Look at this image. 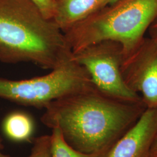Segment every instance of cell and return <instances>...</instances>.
I'll list each match as a JSON object with an SVG mask.
<instances>
[{
	"label": "cell",
	"instance_id": "14",
	"mask_svg": "<svg viewBox=\"0 0 157 157\" xmlns=\"http://www.w3.org/2000/svg\"><path fill=\"white\" fill-rule=\"evenodd\" d=\"M148 157H157V133L152 142Z\"/></svg>",
	"mask_w": 157,
	"mask_h": 157
},
{
	"label": "cell",
	"instance_id": "17",
	"mask_svg": "<svg viewBox=\"0 0 157 157\" xmlns=\"http://www.w3.org/2000/svg\"><path fill=\"white\" fill-rule=\"evenodd\" d=\"M115 1H116V0H110V2H109V4H111V3H112L113 2H114Z\"/></svg>",
	"mask_w": 157,
	"mask_h": 157
},
{
	"label": "cell",
	"instance_id": "13",
	"mask_svg": "<svg viewBox=\"0 0 157 157\" xmlns=\"http://www.w3.org/2000/svg\"><path fill=\"white\" fill-rule=\"evenodd\" d=\"M147 33H148L149 37L157 41V17L150 25Z\"/></svg>",
	"mask_w": 157,
	"mask_h": 157
},
{
	"label": "cell",
	"instance_id": "3",
	"mask_svg": "<svg viewBox=\"0 0 157 157\" xmlns=\"http://www.w3.org/2000/svg\"><path fill=\"white\" fill-rule=\"evenodd\" d=\"M157 17V0H116L64 32L73 53L105 40L122 47L124 58L144 39Z\"/></svg>",
	"mask_w": 157,
	"mask_h": 157
},
{
	"label": "cell",
	"instance_id": "4",
	"mask_svg": "<svg viewBox=\"0 0 157 157\" xmlns=\"http://www.w3.org/2000/svg\"><path fill=\"white\" fill-rule=\"evenodd\" d=\"M94 87L88 72L72 56L44 76L24 80L0 78V98L44 109L62 97Z\"/></svg>",
	"mask_w": 157,
	"mask_h": 157
},
{
	"label": "cell",
	"instance_id": "10",
	"mask_svg": "<svg viewBox=\"0 0 157 157\" xmlns=\"http://www.w3.org/2000/svg\"><path fill=\"white\" fill-rule=\"evenodd\" d=\"M51 137L52 157H108L113 147L100 151L84 153L69 146L58 129H52Z\"/></svg>",
	"mask_w": 157,
	"mask_h": 157
},
{
	"label": "cell",
	"instance_id": "9",
	"mask_svg": "<svg viewBox=\"0 0 157 157\" xmlns=\"http://www.w3.org/2000/svg\"><path fill=\"white\" fill-rule=\"evenodd\" d=\"M33 119L25 112L15 111L8 114L3 122V130L12 140H29L33 133Z\"/></svg>",
	"mask_w": 157,
	"mask_h": 157
},
{
	"label": "cell",
	"instance_id": "16",
	"mask_svg": "<svg viewBox=\"0 0 157 157\" xmlns=\"http://www.w3.org/2000/svg\"><path fill=\"white\" fill-rule=\"evenodd\" d=\"M3 148V146H2V140H1V138L0 137V151Z\"/></svg>",
	"mask_w": 157,
	"mask_h": 157
},
{
	"label": "cell",
	"instance_id": "5",
	"mask_svg": "<svg viewBox=\"0 0 157 157\" xmlns=\"http://www.w3.org/2000/svg\"><path fill=\"white\" fill-rule=\"evenodd\" d=\"M73 57L86 69L95 88L101 93L121 100L143 101L124 81L121 72L124 54L118 42L102 41L73 53Z\"/></svg>",
	"mask_w": 157,
	"mask_h": 157
},
{
	"label": "cell",
	"instance_id": "2",
	"mask_svg": "<svg viewBox=\"0 0 157 157\" xmlns=\"http://www.w3.org/2000/svg\"><path fill=\"white\" fill-rule=\"evenodd\" d=\"M73 56L62 30L30 0H0V61L53 69Z\"/></svg>",
	"mask_w": 157,
	"mask_h": 157
},
{
	"label": "cell",
	"instance_id": "15",
	"mask_svg": "<svg viewBox=\"0 0 157 157\" xmlns=\"http://www.w3.org/2000/svg\"><path fill=\"white\" fill-rule=\"evenodd\" d=\"M0 157H11V156H10V155H5V154H2V152H1V151H0Z\"/></svg>",
	"mask_w": 157,
	"mask_h": 157
},
{
	"label": "cell",
	"instance_id": "12",
	"mask_svg": "<svg viewBox=\"0 0 157 157\" xmlns=\"http://www.w3.org/2000/svg\"><path fill=\"white\" fill-rule=\"evenodd\" d=\"M47 19L52 20L55 13V0H30Z\"/></svg>",
	"mask_w": 157,
	"mask_h": 157
},
{
	"label": "cell",
	"instance_id": "6",
	"mask_svg": "<svg viewBox=\"0 0 157 157\" xmlns=\"http://www.w3.org/2000/svg\"><path fill=\"white\" fill-rule=\"evenodd\" d=\"M121 72L129 88L140 95L147 108L157 107V41L145 37L124 59Z\"/></svg>",
	"mask_w": 157,
	"mask_h": 157
},
{
	"label": "cell",
	"instance_id": "11",
	"mask_svg": "<svg viewBox=\"0 0 157 157\" xmlns=\"http://www.w3.org/2000/svg\"><path fill=\"white\" fill-rule=\"evenodd\" d=\"M28 157H52L51 135H43L33 139Z\"/></svg>",
	"mask_w": 157,
	"mask_h": 157
},
{
	"label": "cell",
	"instance_id": "1",
	"mask_svg": "<svg viewBox=\"0 0 157 157\" xmlns=\"http://www.w3.org/2000/svg\"><path fill=\"white\" fill-rule=\"evenodd\" d=\"M146 108L143 101L118 100L94 87L51 102L41 121L51 130L58 129L75 150L93 153L113 146Z\"/></svg>",
	"mask_w": 157,
	"mask_h": 157
},
{
	"label": "cell",
	"instance_id": "7",
	"mask_svg": "<svg viewBox=\"0 0 157 157\" xmlns=\"http://www.w3.org/2000/svg\"><path fill=\"white\" fill-rule=\"evenodd\" d=\"M157 133V107L147 108L112 147L108 157H148Z\"/></svg>",
	"mask_w": 157,
	"mask_h": 157
},
{
	"label": "cell",
	"instance_id": "8",
	"mask_svg": "<svg viewBox=\"0 0 157 157\" xmlns=\"http://www.w3.org/2000/svg\"><path fill=\"white\" fill-rule=\"evenodd\" d=\"M109 2L110 0H55L52 21L64 33Z\"/></svg>",
	"mask_w": 157,
	"mask_h": 157
}]
</instances>
